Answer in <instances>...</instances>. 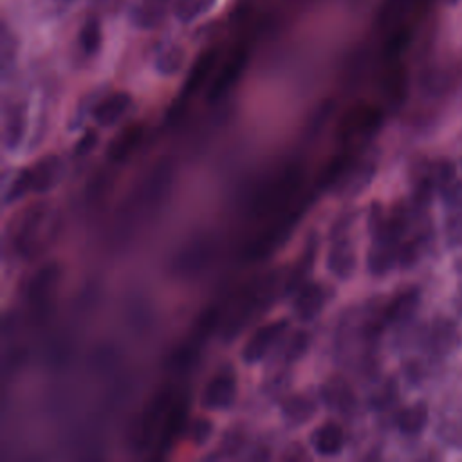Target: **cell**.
Segmentation results:
<instances>
[{"instance_id": "obj_1", "label": "cell", "mask_w": 462, "mask_h": 462, "mask_svg": "<svg viewBox=\"0 0 462 462\" xmlns=\"http://www.w3.org/2000/svg\"><path fill=\"white\" fill-rule=\"evenodd\" d=\"M58 235V215L49 206H32L25 211L13 236L18 254L34 258L42 254Z\"/></svg>"}, {"instance_id": "obj_2", "label": "cell", "mask_w": 462, "mask_h": 462, "mask_svg": "<svg viewBox=\"0 0 462 462\" xmlns=\"http://www.w3.org/2000/svg\"><path fill=\"white\" fill-rule=\"evenodd\" d=\"M301 182V171L298 168H287L276 179H273L267 186H263L251 202V215L269 217L278 215L289 208Z\"/></svg>"}, {"instance_id": "obj_3", "label": "cell", "mask_w": 462, "mask_h": 462, "mask_svg": "<svg viewBox=\"0 0 462 462\" xmlns=\"http://www.w3.org/2000/svg\"><path fill=\"white\" fill-rule=\"evenodd\" d=\"M381 125H383V112L379 108L368 106V105H357L341 119L337 126V137L345 144H350L354 141L363 143L372 139L381 128Z\"/></svg>"}, {"instance_id": "obj_4", "label": "cell", "mask_w": 462, "mask_h": 462, "mask_svg": "<svg viewBox=\"0 0 462 462\" xmlns=\"http://www.w3.org/2000/svg\"><path fill=\"white\" fill-rule=\"evenodd\" d=\"M217 56H218V52L215 51V49H209V51H206V52H202L193 63H191V67H189V70H188V76H186V79H184V83H182V88H180V92H179V97H177V101L170 106V110H168V119L170 121H175L180 114H182V110H184V103L202 87V83L209 78V74H211V70H213V67H215V63H217Z\"/></svg>"}, {"instance_id": "obj_5", "label": "cell", "mask_w": 462, "mask_h": 462, "mask_svg": "<svg viewBox=\"0 0 462 462\" xmlns=\"http://www.w3.org/2000/svg\"><path fill=\"white\" fill-rule=\"evenodd\" d=\"M287 327H289L287 319H274V321H269V323H263L262 327H258L245 339V343L242 346V352H240L242 361L247 365L260 363L271 352V348L278 343V339L283 336Z\"/></svg>"}, {"instance_id": "obj_6", "label": "cell", "mask_w": 462, "mask_h": 462, "mask_svg": "<svg viewBox=\"0 0 462 462\" xmlns=\"http://www.w3.org/2000/svg\"><path fill=\"white\" fill-rule=\"evenodd\" d=\"M238 395L235 375L218 374L208 381L200 393V406L208 411H226L233 408Z\"/></svg>"}, {"instance_id": "obj_7", "label": "cell", "mask_w": 462, "mask_h": 462, "mask_svg": "<svg viewBox=\"0 0 462 462\" xmlns=\"http://www.w3.org/2000/svg\"><path fill=\"white\" fill-rule=\"evenodd\" d=\"M247 65V52L244 49L235 51L233 56L218 69L217 76L213 78L209 88H208V101L209 103H217L220 101L226 94H229V90L236 85V81L240 79L244 69Z\"/></svg>"}, {"instance_id": "obj_8", "label": "cell", "mask_w": 462, "mask_h": 462, "mask_svg": "<svg viewBox=\"0 0 462 462\" xmlns=\"http://www.w3.org/2000/svg\"><path fill=\"white\" fill-rule=\"evenodd\" d=\"M399 247L401 242L392 236H375L368 254H366V269L374 276H384L399 263Z\"/></svg>"}, {"instance_id": "obj_9", "label": "cell", "mask_w": 462, "mask_h": 462, "mask_svg": "<svg viewBox=\"0 0 462 462\" xmlns=\"http://www.w3.org/2000/svg\"><path fill=\"white\" fill-rule=\"evenodd\" d=\"M327 301L325 289L318 282H305L294 294L292 312L301 321H312L323 310Z\"/></svg>"}, {"instance_id": "obj_10", "label": "cell", "mask_w": 462, "mask_h": 462, "mask_svg": "<svg viewBox=\"0 0 462 462\" xmlns=\"http://www.w3.org/2000/svg\"><path fill=\"white\" fill-rule=\"evenodd\" d=\"M130 105H132V96L128 92L125 90L112 92L105 96L92 108V119L99 128H110L121 121V117L128 112Z\"/></svg>"}, {"instance_id": "obj_11", "label": "cell", "mask_w": 462, "mask_h": 462, "mask_svg": "<svg viewBox=\"0 0 462 462\" xmlns=\"http://www.w3.org/2000/svg\"><path fill=\"white\" fill-rule=\"evenodd\" d=\"M143 137H144V126L143 125L134 123V125L125 126L110 141V144L106 148V159L110 162H116V164H121V162L128 161L137 152V148L141 146Z\"/></svg>"}, {"instance_id": "obj_12", "label": "cell", "mask_w": 462, "mask_h": 462, "mask_svg": "<svg viewBox=\"0 0 462 462\" xmlns=\"http://www.w3.org/2000/svg\"><path fill=\"white\" fill-rule=\"evenodd\" d=\"M186 419H188V402L186 401L171 402V406L161 424L159 437H157V451L161 455H164L171 449L173 442L177 440V437L182 433V430L186 426Z\"/></svg>"}, {"instance_id": "obj_13", "label": "cell", "mask_w": 462, "mask_h": 462, "mask_svg": "<svg viewBox=\"0 0 462 462\" xmlns=\"http://www.w3.org/2000/svg\"><path fill=\"white\" fill-rule=\"evenodd\" d=\"M63 161L58 155H45L29 166L31 182L34 193H47L51 191L63 177Z\"/></svg>"}, {"instance_id": "obj_14", "label": "cell", "mask_w": 462, "mask_h": 462, "mask_svg": "<svg viewBox=\"0 0 462 462\" xmlns=\"http://www.w3.org/2000/svg\"><path fill=\"white\" fill-rule=\"evenodd\" d=\"M345 433L337 422H323L310 433V448L319 457H336L343 451Z\"/></svg>"}, {"instance_id": "obj_15", "label": "cell", "mask_w": 462, "mask_h": 462, "mask_svg": "<svg viewBox=\"0 0 462 462\" xmlns=\"http://www.w3.org/2000/svg\"><path fill=\"white\" fill-rule=\"evenodd\" d=\"M173 0H134L130 5V22L139 29H153L157 27Z\"/></svg>"}, {"instance_id": "obj_16", "label": "cell", "mask_w": 462, "mask_h": 462, "mask_svg": "<svg viewBox=\"0 0 462 462\" xmlns=\"http://www.w3.org/2000/svg\"><path fill=\"white\" fill-rule=\"evenodd\" d=\"M430 345L440 356L455 352L460 345V332L455 321L448 318H437L430 328Z\"/></svg>"}, {"instance_id": "obj_17", "label": "cell", "mask_w": 462, "mask_h": 462, "mask_svg": "<svg viewBox=\"0 0 462 462\" xmlns=\"http://www.w3.org/2000/svg\"><path fill=\"white\" fill-rule=\"evenodd\" d=\"M171 392L170 390H161L153 397V401L148 404L143 415V426H141V435L144 442L150 440L152 435H155L161 430V424L171 406Z\"/></svg>"}, {"instance_id": "obj_18", "label": "cell", "mask_w": 462, "mask_h": 462, "mask_svg": "<svg viewBox=\"0 0 462 462\" xmlns=\"http://www.w3.org/2000/svg\"><path fill=\"white\" fill-rule=\"evenodd\" d=\"M327 269L339 280H346L356 271V251L348 240L336 242L327 254Z\"/></svg>"}, {"instance_id": "obj_19", "label": "cell", "mask_w": 462, "mask_h": 462, "mask_svg": "<svg viewBox=\"0 0 462 462\" xmlns=\"http://www.w3.org/2000/svg\"><path fill=\"white\" fill-rule=\"evenodd\" d=\"M419 303H420V292L417 289L402 291L384 309V312H383L384 323L395 325V323H402V321L410 319L415 314V310L419 309Z\"/></svg>"}, {"instance_id": "obj_20", "label": "cell", "mask_w": 462, "mask_h": 462, "mask_svg": "<svg viewBox=\"0 0 462 462\" xmlns=\"http://www.w3.org/2000/svg\"><path fill=\"white\" fill-rule=\"evenodd\" d=\"M428 424V406L419 401L402 408L395 417L397 430L406 437H417Z\"/></svg>"}, {"instance_id": "obj_21", "label": "cell", "mask_w": 462, "mask_h": 462, "mask_svg": "<svg viewBox=\"0 0 462 462\" xmlns=\"http://www.w3.org/2000/svg\"><path fill=\"white\" fill-rule=\"evenodd\" d=\"M60 276V267L56 263H47L42 269H38L32 278L29 280L25 292L31 301H40L51 294Z\"/></svg>"}, {"instance_id": "obj_22", "label": "cell", "mask_w": 462, "mask_h": 462, "mask_svg": "<svg viewBox=\"0 0 462 462\" xmlns=\"http://www.w3.org/2000/svg\"><path fill=\"white\" fill-rule=\"evenodd\" d=\"M25 134V108L23 105H13L4 123V146L5 150H16Z\"/></svg>"}, {"instance_id": "obj_23", "label": "cell", "mask_w": 462, "mask_h": 462, "mask_svg": "<svg viewBox=\"0 0 462 462\" xmlns=\"http://www.w3.org/2000/svg\"><path fill=\"white\" fill-rule=\"evenodd\" d=\"M314 411H316L314 402L303 395L289 397L282 406V415L291 426H300L307 422L314 415Z\"/></svg>"}, {"instance_id": "obj_24", "label": "cell", "mask_w": 462, "mask_h": 462, "mask_svg": "<svg viewBox=\"0 0 462 462\" xmlns=\"http://www.w3.org/2000/svg\"><path fill=\"white\" fill-rule=\"evenodd\" d=\"M182 65H184V51L175 43L164 45L155 56V70L162 76L177 74L182 69Z\"/></svg>"}, {"instance_id": "obj_25", "label": "cell", "mask_w": 462, "mask_h": 462, "mask_svg": "<svg viewBox=\"0 0 462 462\" xmlns=\"http://www.w3.org/2000/svg\"><path fill=\"white\" fill-rule=\"evenodd\" d=\"M217 0H173L171 9L177 20H180L182 23H189L193 20H197L199 16L206 14Z\"/></svg>"}, {"instance_id": "obj_26", "label": "cell", "mask_w": 462, "mask_h": 462, "mask_svg": "<svg viewBox=\"0 0 462 462\" xmlns=\"http://www.w3.org/2000/svg\"><path fill=\"white\" fill-rule=\"evenodd\" d=\"M78 42H79L81 51L88 56H92L99 51V47H101V23L96 16H90L88 20H85V23L79 31Z\"/></svg>"}, {"instance_id": "obj_27", "label": "cell", "mask_w": 462, "mask_h": 462, "mask_svg": "<svg viewBox=\"0 0 462 462\" xmlns=\"http://www.w3.org/2000/svg\"><path fill=\"white\" fill-rule=\"evenodd\" d=\"M29 191H32V182H31V171L29 168H23L16 173V177L13 179V182L9 184V188L4 193V204L9 206L13 202H18L20 199H23Z\"/></svg>"}, {"instance_id": "obj_28", "label": "cell", "mask_w": 462, "mask_h": 462, "mask_svg": "<svg viewBox=\"0 0 462 462\" xmlns=\"http://www.w3.org/2000/svg\"><path fill=\"white\" fill-rule=\"evenodd\" d=\"M16 60V40L13 32L7 29V25H2L0 34V63H2V74L7 76L9 69L14 65Z\"/></svg>"}, {"instance_id": "obj_29", "label": "cell", "mask_w": 462, "mask_h": 462, "mask_svg": "<svg viewBox=\"0 0 462 462\" xmlns=\"http://www.w3.org/2000/svg\"><path fill=\"white\" fill-rule=\"evenodd\" d=\"M78 0H32V5L38 14L54 18L65 14Z\"/></svg>"}, {"instance_id": "obj_30", "label": "cell", "mask_w": 462, "mask_h": 462, "mask_svg": "<svg viewBox=\"0 0 462 462\" xmlns=\"http://www.w3.org/2000/svg\"><path fill=\"white\" fill-rule=\"evenodd\" d=\"M446 238L449 245H462V208H449L446 218Z\"/></svg>"}, {"instance_id": "obj_31", "label": "cell", "mask_w": 462, "mask_h": 462, "mask_svg": "<svg viewBox=\"0 0 462 462\" xmlns=\"http://www.w3.org/2000/svg\"><path fill=\"white\" fill-rule=\"evenodd\" d=\"M215 424L208 417H197L189 426V439L195 446H204L213 437Z\"/></svg>"}, {"instance_id": "obj_32", "label": "cell", "mask_w": 462, "mask_h": 462, "mask_svg": "<svg viewBox=\"0 0 462 462\" xmlns=\"http://www.w3.org/2000/svg\"><path fill=\"white\" fill-rule=\"evenodd\" d=\"M446 437L451 444H462V408H453L444 420Z\"/></svg>"}, {"instance_id": "obj_33", "label": "cell", "mask_w": 462, "mask_h": 462, "mask_svg": "<svg viewBox=\"0 0 462 462\" xmlns=\"http://www.w3.org/2000/svg\"><path fill=\"white\" fill-rule=\"evenodd\" d=\"M97 141H99L97 130L87 128V130L81 134V137L76 141V144H74V150H72L74 157H85V155H88V153L97 146Z\"/></svg>"}, {"instance_id": "obj_34", "label": "cell", "mask_w": 462, "mask_h": 462, "mask_svg": "<svg viewBox=\"0 0 462 462\" xmlns=\"http://www.w3.org/2000/svg\"><path fill=\"white\" fill-rule=\"evenodd\" d=\"M453 301H455V309L458 310V314H462V282H460V285L457 289V294H455Z\"/></svg>"}, {"instance_id": "obj_35", "label": "cell", "mask_w": 462, "mask_h": 462, "mask_svg": "<svg viewBox=\"0 0 462 462\" xmlns=\"http://www.w3.org/2000/svg\"><path fill=\"white\" fill-rule=\"evenodd\" d=\"M99 2H103L105 5H114V4H117V2H121V0H99Z\"/></svg>"}]
</instances>
